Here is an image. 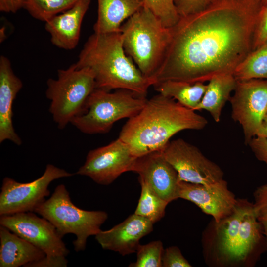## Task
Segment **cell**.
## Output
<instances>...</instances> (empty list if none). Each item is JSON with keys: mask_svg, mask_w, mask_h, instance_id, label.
Wrapping results in <instances>:
<instances>
[{"mask_svg": "<svg viewBox=\"0 0 267 267\" xmlns=\"http://www.w3.org/2000/svg\"><path fill=\"white\" fill-rule=\"evenodd\" d=\"M264 0H213L203 10L180 17L171 27L164 59L151 80L204 83L233 74L253 50L258 14Z\"/></svg>", "mask_w": 267, "mask_h": 267, "instance_id": "cell-1", "label": "cell"}, {"mask_svg": "<svg viewBox=\"0 0 267 267\" xmlns=\"http://www.w3.org/2000/svg\"><path fill=\"white\" fill-rule=\"evenodd\" d=\"M207 124L206 118L196 111L159 93L147 99L140 112L128 119L118 137L138 157L162 150L180 131L201 130Z\"/></svg>", "mask_w": 267, "mask_h": 267, "instance_id": "cell-2", "label": "cell"}, {"mask_svg": "<svg viewBox=\"0 0 267 267\" xmlns=\"http://www.w3.org/2000/svg\"><path fill=\"white\" fill-rule=\"evenodd\" d=\"M75 64L93 72L95 89H126L146 97L153 86L126 54L120 32H94L84 44Z\"/></svg>", "mask_w": 267, "mask_h": 267, "instance_id": "cell-3", "label": "cell"}, {"mask_svg": "<svg viewBox=\"0 0 267 267\" xmlns=\"http://www.w3.org/2000/svg\"><path fill=\"white\" fill-rule=\"evenodd\" d=\"M120 32L126 54L151 80L165 57L171 40V28L165 27L143 6L123 23Z\"/></svg>", "mask_w": 267, "mask_h": 267, "instance_id": "cell-4", "label": "cell"}, {"mask_svg": "<svg viewBox=\"0 0 267 267\" xmlns=\"http://www.w3.org/2000/svg\"><path fill=\"white\" fill-rule=\"evenodd\" d=\"M34 212L51 222L62 238L67 234H75L76 239L73 244L76 252L86 249L88 237L95 236L108 218L105 211L85 210L75 205L62 184L56 186L50 197Z\"/></svg>", "mask_w": 267, "mask_h": 267, "instance_id": "cell-5", "label": "cell"}, {"mask_svg": "<svg viewBox=\"0 0 267 267\" xmlns=\"http://www.w3.org/2000/svg\"><path fill=\"white\" fill-rule=\"evenodd\" d=\"M147 101L146 97L129 90L111 92L95 89L88 98L83 112L71 123L84 134H106L118 121L136 115Z\"/></svg>", "mask_w": 267, "mask_h": 267, "instance_id": "cell-6", "label": "cell"}, {"mask_svg": "<svg viewBox=\"0 0 267 267\" xmlns=\"http://www.w3.org/2000/svg\"><path fill=\"white\" fill-rule=\"evenodd\" d=\"M46 83L45 95L50 100L49 111L60 129L83 112L95 89L93 72L88 68H78L75 63L66 69H58L57 78H49Z\"/></svg>", "mask_w": 267, "mask_h": 267, "instance_id": "cell-7", "label": "cell"}, {"mask_svg": "<svg viewBox=\"0 0 267 267\" xmlns=\"http://www.w3.org/2000/svg\"><path fill=\"white\" fill-rule=\"evenodd\" d=\"M74 174L52 164H47L42 176L27 183L5 177L0 193V215L34 212L50 194L48 186L53 180L70 177Z\"/></svg>", "mask_w": 267, "mask_h": 267, "instance_id": "cell-8", "label": "cell"}, {"mask_svg": "<svg viewBox=\"0 0 267 267\" xmlns=\"http://www.w3.org/2000/svg\"><path fill=\"white\" fill-rule=\"evenodd\" d=\"M233 92L229 100L231 117L241 126L247 145L256 136L267 114V80L237 81Z\"/></svg>", "mask_w": 267, "mask_h": 267, "instance_id": "cell-9", "label": "cell"}, {"mask_svg": "<svg viewBox=\"0 0 267 267\" xmlns=\"http://www.w3.org/2000/svg\"><path fill=\"white\" fill-rule=\"evenodd\" d=\"M177 171L179 180L210 184L223 179V172L196 146L182 138L170 141L162 150Z\"/></svg>", "mask_w": 267, "mask_h": 267, "instance_id": "cell-10", "label": "cell"}, {"mask_svg": "<svg viewBox=\"0 0 267 267\" xmlns=\"http://www.w3.org/2000/svg\"><path fill=\"white\" fill-rule=\"evenodd\" d=\"M0 225L42 250L46 257H66L69 253L54 225L32 212L0 216Z\"/></svg>", "mask_w": 267, "mask_h": 267, "instance_id": "cell-11", "label": "cell"}, {"mask_svg": "<svg viewBox=\"0 0 267 267\" xmlns=\"http://www.w3.org/2000/svg\"><path fill=\"white\" fill-rule=\"evenodd\" d=\"M136 158L118 137L106 145L89 151L84 164L76 174L88 177L99 184L107 185L123 173L131 171Z\"/></svg>", "mask_w": 267, "mask_h": 267, "instance_id": "cell-12", "label": "cell"}, {"mask_svg": "<svg viewBox=\"0 0 267 267\" xmlns=\"http://www.w3.org/2000/svg\"><path fill=\"white\" fill-rule=\"evenodd\" d=\"M178 197L194 203L204 213L211 215L215 222H219L229 216L237 202V199L223 179L210 184L180 180Z\"/></svg>", "mask_w": 267, "mask_h": 267, "instance_id": "cell-13", "label": "cell"}, {"mask_svg": "<svg viewBox=\"0 0 267 267\" xmlns=\"http://www.w3.org/2000/svg\"><path fill=\"white\" fill-rule=\"evenodd\" d=\"M131 171L137 173L138 179L148 184L157 194L169 203L178 198L180 180L178 174L166 159L162 150L137 157Z\"/></svg>", "mask_w": 267, "mask_h": 267, "instance_id": "cell-14", "label": "cell"}, {"mask_svg": "<svg viewBox=\"0 0 267 267\" xmlns=\"http://www.w3.org/2000/svg\"><path fill=\"white\" fill-rule=\"evenodd\" d=\"M153 223L135 213L112 228L100 230L95 239L104 250L118 252L122 256L136 252L140 240L153 230Z\"/></svg>", "mask_w": 267, "mask_h": 267, "instance_id": "cell-15", "label": "cell"}, {"mask_svg": "<svg viewBox=\"0 0 267 267\" xmlns=\"http://www.w3.org/2000/svg\"><path fill=\"white\" fill-rule=\"evenodd\" d=\"M266 249L265 237L253 205L242 219L226 265H253Z\"/></svg>", "mask_w": 267, "mask_h": 267, "instance_id": "cell-16", "label": "cell"}, {"mask_svg": "<svg viewBox=\"0 0 267 267\" xmlns=\"http://www.w3.org/2000/svg\"><path fill=\"white\" fill-rule=\"evenodd\" d=\"M23 87L21 79L14 73L11 62L4 55L0 57V143L10 140L21 145L22 140L13 125L12 106Z\"/></svg>", "mask_w": 267, "mask_h": 267, "instance_id": "cell-17", "label": "cell"}, {"mask_svg": "<svg viewBox=\"0 0 267 267\" xmlns=\"http://www.w3.org/2000/svg\"><path fill=\"white\" fill-rule=\"evenodd\" d=\"M90 0H79L72 7L45 22L51 42L65 50L74 49L79 43L81 28Z\"/></svg>", "mask_w": 267, "mask_h": 267, "instance_id": "cell-18", "label": "cell"}, {"mask_svg": "<svg viewBox=\"0 0 267 267\" xmlns=\"http://www.w3.org/2000/svg\"><path fill=\"white\" fill-rule=\"evenodd\" d=\"M253 203L238 199L233 212L219 222H214L210 253L218 265L226 266L245 214Z\"/></svg>", "mask_w": 267, "mask_h": 267, "instance_id": "cell-19", "label": "cell"}, {"mask_svg": "<svg viewBox=\"0 0 267 267\" xmlns=\"http://www.w3.org/2000/svg\"><path fill=\"white\" fill-rule=\"evenodd\" d=\"M0 267H25L45 256L40 249L0 225Z\"/></svg>", "mask_w": 267, "mask_h": 267, "instance_id": "cell-20", "label": "cell"}, {"mask_svg": "<svg viewBox=\"0 0 267 267\" xmlns=\"http://www.w3.org/2000/svg\"><path fill=\"white\" fill-rule=\"evenodd\" d=\"M97 20L94 32H120L125 20L143 7V0H97Z\"/></svg>", "mask_w": 267, "mask_h": 267, "instance_id": "cell-21", "label": "cell"}, {"mask_svg": "<svg viewBox=\"0 0 267 267\" xmlns=\"http://www.w3.org/2000/svg\"><path fill=\"white\" fill-rule=\"evenodd\" d=\"M237 80L232 74L217 75L209 81L207 89L195 111L204 110L216 122L220 121L222 109L229 101Z\"/></svg>", "mask_w": 267, "mask_h": 267, "instance_id": "cell-22", "label": "cell"}, {"mask_svg": "<svg viewBox=\"0 0 267 267\" xmlns=\"http://www.w3.org/2000/svg\"><path fill=\"white\" fill-rule=\"evenodd\" d=\"M155 89L165 96L173 98L184 106L195 111L207 89L202 82L166 80L154 85Z\"/></svg>", "mask_w": 267, "mask_h": 267, "instance_id": "cell-23", "label": "cell"}, {"mask_svg": "<svg viewBox=\"0 0 267 267\" xmlns=\"http://www.w3.org/2000/svg\"><path fill=\"white\" fill-rule=\"evenodd\" d=\"M233 75L237 81L267 80V41L243 60Z\"/></svg>", "mask_w": 267, "mask_h": 267, "instance_id": "cell-24", "label": "cell"}, {"mask_svg": "<svg viewBox=\"0 0 267 267\" xmlns=\"http://www.w3.org/2000/svg\"><path fill=\"white\" fill-rule=\"evenodd\" d=\"M138 180L141 189L134 213L155 223L164 217L169 203L157 194L148 184Z\"/></svg>", "mask_w": 267, "mask_h": 267, "instance_id": "cell-25", "label": "cell"}, {"mask_svg": "<svg viewBox=\"0 0 267 267\" xmlns=\"http://www.w3.org/2000/svg\"><path fill=\"white\" fill-rule=\"evenodd\" d=\"M79 0H23L22 8L34 18L46 22L72 7Z\"/></svg>", "mask_w": 267, "mask_h": 267, "instance_id": "cell-26", "label": "cell"}, {"mask_svg": "<svg viewBox=\"0 0 267 267\" xmlns=\"http://www.w3.org/2000/svg\"><path fill=\"white\" fill-rule=\"evenodd\" d=\"M164 249L160 240L139 244L136 250V260L130 267H162Z\"/></svg>", "mask_w": 267, "mask_h": 267, "instance_id": "cell-27", "label": "cell"}, {"mask_svg": "<svg viewBox=\"0 0 267 267\" xmlns=\"http://www.w3.org/2000/svg\"><path fill=\"white\" fill-rule=\"evenodd\" d=\"M143 6L152 12L165 26L171 28L178 21L180 16L175 0H143Z\"/></svg>", "mask_w": 267, "mask_h": 267, "instance_id": "cell-28", "label": "cell"}, {"mask_svg": "<svg viewBox=\"0 0 267 267\" xmlns=\"http://www.w3.org/2000/svg\"><path fill=\"white\" fill-rule=\"evenodd\" d=\"M254 196L255 214L265 237L267 249V184L258 187Z\"/></svg>", "mask_w": 267, "mask_h": 267, "instance_id": "cell-29", "label": "cell"}, {"mask_svg": "<svg viewBox=\"0 0 267 267\" xmlns=\"http://www.w3.org/2000/svg\"><path fill=\"white\" fill-rule=\"evenodd\" d=\"M267 41V0H265L259 11L254 35L253 50Z\"/></svg>", "mask_w": 267, "mask_h": 267, "instance_id": "cell-30", "label": "cell"}, {"mask_svg": "<svg viewBox=\"0 0 267 267\" xmlns=\"http://www.w3.org/2000/svg\"><path fill=\"white\" fill-rule=\"evenodd\" d=\"M163 267H191L192 266L182 255L180 249L172 246L164 251L162 257Z\"/></svg>", "mask_w": 267, "mask_h": 267, "instance_id": "cell-31", "label": "cell"}, {"mask_svg": "<svg viewBox=\"0 0 267 267\" xmlns=\"http://www.w3.org/2000/svg\"><path fill=\"white\" fill-rule=\"evenodd\" d=\"M213 0H175L180 17L186 16L201 11Z\"/></svg>", "mask_w": 267, "mask_h": 267, "instance_id": "cell-32", "label": "cell"}, {"mask_svg": "<svg viewBox=\"0 0 267 267\" xmlns=\"http://www.w3.org/2000/svg\"><path fill=\"white\" fill-rule=\"evenodd\" d=\"M256 157L267 166V139L255 136L247 144Z\"/></svg>", "mask_w": 267, "mask_h": 267, "instance_id": "cell-33", "label": "cell"}, {"mask_svg": "<svg viewBox=\"0 0 267 267\" xmlns=\"http://www.w3.org/2000/svg\"><path fill=\"white\" fill-rule=\"evenodd\" d=\"M68 260L66 257L48 258L45 256L36 262L27 264L25 267H66Z\"/></svg>", "mask_w": 267, "mask_h": 267, "instance_id": "cell-34", "label": "cell"}, {"mask_svg": "<svg viewBox=\"0 0 267 267\" xmlns=\"http://www.w3.org/2000/svg\"><path fill=\"white\" fill-rule=\"evenodd\" d=\"M23 0H0V11L15 13L22 8Z\"/></svg>", "mask_w": 267, "mask_h": 267, "instance_id": "cell-35", "label": "cell"}, {"mask_svg": "<svg viewBox=\"0 0 267 267\" xmlns=\"http://www.w3.org/2000/svg\"><path fill=\"white\" fill-rule=\"evenodd\" d=\"M256 136L267 139V114L263 119L261 126L257 133Z\"/></svg>", "mask_w": 267, "mask_h": 267, "instance_id": "cell-36", "label": "cell"}, {"mask_svg": "<svg viewBox=\"0 0 267 267\" xmlns=\"http://www.w3.org/2000/svg\"><path fill=\"white\" fill-rule=\"evenodd\" d=\"M264 1H265V0H264Z\"/></svg>", "mask_w": 267, "mask_h": 267, "instance_id": "cell-37", "label": "cell"}]
</instances>
